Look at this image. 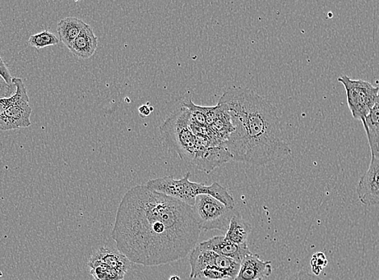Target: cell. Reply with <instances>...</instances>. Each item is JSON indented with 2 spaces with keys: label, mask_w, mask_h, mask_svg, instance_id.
Masks as SVG:
<instances>
[{
  "label": "cell",
  "mask_w": 379,
  "mask_h": 280,
  "mask_svg": "<svg viewBox=\"0 0 379 280\" xmlns=\"http://www.w3.org/2000/svg\"><path fill=\"white\" fill-rule=\"evenodd\" d=\"M200 233L192 206L137 185L120 201L112 237L132 264L156 267L186 258Z\"/></svg>",
  "instance_id": "cell-1"
},
{
  "label": "cell",
  "mask_w": 379,
  "mask_h": 280,
  "mask_svg": "<svg viewBox=\"0 0 379 280\" xmlns=\"http://www.w3.org/2000/svg\"><path fill=\"white\" fill-rule=\"evenodd\" d=\"M229 114L233 131L222 144L236 162L263 166L291 155L278 110L251 89L233 86L218 101Z\"/></svg>",
  "instance_id": "cell-2"
},
{
  "label": "cell",
  "mask_w": 379,
  "mask_h": 280,
  "mask_svg": "<svg viewBox=\"0 0 379 280\" xmlns=\"http://www.w3.org/2000/svg\"><path fill=\"white\" fill-rule=\"evenodd\" d=\"M191 173L187 172L180 180H174L172 176L154 178L146 183V186L152 191L172 197L193 207L198 196L209 195L231 209H235L233 197L225 187L214 182L207 186L203 183L190 181Z\"/></svg>",
  "instance_id": "cell-3"
},
{
  "label": "cell",
  "mask_w": 379,
  "mask_h": 280,
  "mask_svg": "<svg viewBox=\"0 0 379 280\" xmlns=\"http://www.w3.org/2000/svg\"><path fill=\"white\" fill-rule=\"evenodd\" d=\"M191 113L181 106L166 118L160 127L163 144L176 154L184 162L192 164L195 157L197 137L190 126Z\"/></svg>",
  "instance_id": "cell-4"
},
{
  "label": "cell",
  "mask_w": 379,
  "mask_h": 280,
  "mask_svg": "<svg viewBox=\"0 0 379 280\" xmlns=\"http://www.w3.org/2000/svg\"><path fill=\"white\" fill-rule=\"evenodd\" d=\"M337 80L345 87L351 115L355 120L364 121L376 102L379 87L366 80L351 79L348 75H342Z\"/></svg>",
  "instance_id": "cell-5"
},
{
  "label": "cell",
  "mask_w": 379,
  "mask_h": 280,
  "mask_svg": "<svg viewBox=\"0 0 379 280\" xmlns=\"http://www.w3.org/2000/svg\"><path fill=\"white\" fill-rule=\"evenodd\" d=\"M192 208L201 231L227 232L231 220L238 212L209 195L198 196Z\"/></svg>",
  "instance_id": "cell-6"
},
{
  "label": "cell",
  "mask_w": 379,
  "mask_h": 280,
  "mask_svg": "<svg viewBox=\"0 0 379 280\" xmlns=\"http://www.w3.org/2000/svg\"><path fill=\"white\" fill-rule=\"evenodd\" d=\"M196 154L192 165L200 171L209 174L233 160L228 150L223 145L216 143L209 137L196 135Z\"/></svg>",
  "instance_id": "cell-7"
},
{
  "label": "cell",
  "mask_w": 379,
  "mask_h": 280,
  "mask_svg": "<svg viewBox=\"0 0 379 280\" xmlns=\"http://www.w3.org/2000/svg\"><path fill=\"white\" fill-rule=\"evenodd\" d=\"M189 263L192 268L190 274L191 279H196L203 270L211 266L225 270L229 275L231 279L233 280L237 277L240 267L237 261L214 251L203 250L198 245L190 253Z\"/></svg>",
  "instance_id": "cell-8"
},
{
  "label": "cell",
  "mask_w": 379,
  "mask_h": 280,
  "mask_svg": "<svg viewBox=\"0 0 379 280\" xmlns=\"http://www.w3.org/2000/svg\"><path fill=\"white\" fill-rule=\"evenodd\" d=\"M357 194L360 204L379 205V158L371 156L367 172L360 178Z\"/></svg>",
  "instance_id": "cell-9"
},
{
  "label": "cell",
  "mask_w": 379,
  "mask_h": 280,
  "mask_svg": "<svg viewBox=\"0 0 379 280\" xmlns=\"http://www.w3.org/2000/svg\"><path fill=\"white\" fill-rule=\"evenodd\" d=\"M198 246L203 250L214 251L216 254L227 257L239 264H242L247 255L252 253L247 244H236V243L225 240V236L211 237L209 240L200 243Z\"/></svg>",
  "instance_id": "cell-10"
},
{
  "label": "cell",
  "mask_w": 379,
  "mask_h": 280,
  "mask_svg": "<svg viewBox=\"0 0 379 280\" xmlns=\"http://www.w3.org/2000/svg\"><path fill=\"white\" fill-rule=\"evenodd\" d=\"M30 101H21L9 107L0 117V130L8 131L27 128L32 125Z\"/></svg>",
  "instance_id": "cell-11"
},
{
  "label": "cell",
  "mask_w": 379,
  "mask_h": 280,
  "mask_svg": "<svg viewBox=\"0 0 379 280\" xmlns=\"http://www.w3.org/2000/svg\"><path fill=\"white\" fill-rule=\"evenodd\" d=\"M272 270L271 261H263L260 255L251 253L243 259L233 280H263L271 277Z\"/></svg>",
  "instance_id": "cell-12"
},
{
  "label": "cell",
  "mask_w": 379,
  "mask_h": 280,
  "mask_svg": "<svg viewBox=\"0 0 379 280\" xmlns=\"http://www.w3.org/2000/svg\"><path fill=\"white\" fill-rule=\"evenodd\" d=\"M90 260L100 261V263L124 274H126L130 269L132 264L131 261L122 252L109 246L100 247L92 255Z\"/></svg>",
  "instance_id": "cell-13"
},
{
  "label": "cell",
  "mask_w": 379,
  "mask_h": 280,
  "mask_svg": "<svg viewBox=\"0 0 379 280\" xmlns=\"http://www.w3.org/2000/svg\"><path fill=\"white\" fill-rule=\"evenodd\" d=\"M97 47H98V38L93 29L89 25H87L68 49L77 57L87 59L93 56Z\"/></svg>",
  "instance_id": "cell-14"
},
{
  "label": "cell",
  "mask_w": 379,
  "mask_h": 280,
  "mask_svg": "<svg viewBox=\"0 0 379 280\" xmlns=\"http://www.w3.org/2000/svg\"><path fill=\"white\" fill-rule=\"evenodd\" d=\"M362 123L366 131L371 156L379 158V93L376 104Z\"/></svg>",
  "instance_id": "cell-15"
},
{
  "label": "cell",
  "mask_w": 379,
  "mask_h": 280,
  "mask_svg": "<svg viewBox=\"0 0 379 280\" xmlns=\"http://www.w3.org/2000/svg\"><path fill=\"white\" fill-rule=\"evenodd\" d=\"M87 25L86 23L77 17H67L58 23L57 31L59 40L70 47L81 31Z\"/></svg>",
  "instance_id": "cell-16"
},
{
  "label": "cell",
  "mask_w": 379,
  "mask_h": 280,
  "mask_svg": "<svg viewBox=\"0 0 379 280\" xmlns=\"http://www.w3.org/2000/svg\"><path fill=\"white\" fill-rule=\"evenodd\" d=\"M252 231L251 224L242 218L238 211L231 220L225 240L236 243V244H247V240Z\"/></svg>",
  "instance_id": "cell-17"
},
{
  "label": "cell",
  "mask_w": 379,
  "mask_h": 280,
  "mask_svg": "<svg viewBox=\"0 0 379 280\" xmlns=\"http://www.w3.org/2000/svg\"><path fill=\"white\" fill-rule=\"evenodd\" d=\"M87 266L90 268L91 277L95 280H123L126 275L100 261L89 260Z\"/></svg>",
  "instance_id": "cell-18"
},
{
  "label": "cell",
  "mask_w": 379,
  "mask_h": 280,
  "mask_svg": "<svg viewBox=\"0 0 379 280\" xmlns=\"http://www.w3.org/2000/svg\"><path fill=\"white\" fill-rule=\"evenodd\" d=\"M12 82L16 86V93L11 97L0 98V117L12 104L21 101H30L24 82L20 78H13Z\"/></svg>",
  "instance_id": "cell-19"
},
{
  "label": "cell",
  "mask_w": 379,
  "mask_h": 280,
  "mask_svg": "<svg viewBox=\"0 0 379 280\" xmlns=\"http://www.w3.org/2000/svg\"><path fill=\"white\" fill-rule=\"evenodd\" d=\"M59 41L56 36L47 30L32 35L29 39L31 47L38 49L57 45Z\"/></svg>",
  "instance_id": "cell-20"
},
{
  "label": "cell",
  "mask_w": 379,
  "mask_h": 280,
  "mask_svg": "<svg viewBox=\"0 0 379 280\" xmlns=\"http://www.w3.org/2000/svg\"><path fill=\"white\" fill-rule=\"evenodd\" d=\"M196 279L200 280H227L231 279V277L225 270L211 266V267L203 270Z\"/></svg>",
  "instance_id": "cell-21"
},
{
  "label": "cell",
  "mask_w": 379,
  "mask_h": 280,
  "mask_svg": "<svg viewBox=\"0 0 379 280\" xmlns=\"http://www.w3.org/2000/svg\"><path fill=\"white\" fill-rule=\"evenodd\" d=\"M328 265V259L325 254L322 252H317L314 254L311 259V268L313 275L318 277L323 269L326 268Z\"/></svg>",
  "instance_id": "cell-22"
},
{
  "label": "cell",
  "mask_w": 379,
  "mask_h": 280,
  "mask_svg": "<svg viewBox=\"0 0 379 280\" xmlns=\"http://www.w3.org/2000/svg\"><path fill=\"white\" fill-rule=\"evenodd\" d=\"M0 77L5 81L8 86H13V78L11 75L10 71L8 68L6 63L4 62L3 58L0 57Z\"/></svg>",
  "instance_id": "cell-23"
},
{
  "label": "cell",
  "mask_w": 379,
  "mask_h": 280,
  "mask_svg": "<svg viewBox=\"0 0 379 280\" xmlns=\"http://www.w3.org/2000/svg\"><path fill=\"white\" fill-rule=\"evenodd\" d=\"M16 93V86H8L0 77V98L11 97Z\"/></svg>",
  "instance_id": "cell-24"
},
{
  "label": "cell",
  "mask_w": 379,
  "mask_h": 280,
  "mask_svg": "<svg viewBox=\"0 0 379 280\" xmlns=\"http://www.w3.org/2000/svg\"><path fill=\"white\" fill-rule=\"evenodd\" d=\"M286 280H323L317 275L306 272H299L290 275Z\"/></svg>",
  "instance_id": "cell-25"
},
{
  "label": "cell",
  "mask_w": 379,
  "mask_h": 280,
  "mask_svg": "<svg viewBox=\"0 0 379 280\" xmlns=\"http://www.w3.org/2000/svg\"><path fill=\"white\" fill-rule=\"evenodd\" d=\"M152 111H154V108H152V107L150 106L149 103L142 105V106H141L139 109H138V112H139L142 117H149L150 115L152 113Z\"/></svg>",
  "instance_id": "cell-26"
},
{
  "label": "cell",
  "mask_w": 379,
  "mask_h": 280,
  "mask_svg": "<svg viewBox=\"0 0 379 280\" xmlns=\"http://www.w3.org/2000/svg\"><path fill=\"white\" fill-rule=\"evenodd\" d=\"M169 280H181V278L178 277V275H173V277H170Z\"/></svg>",
  "instance_id": "cell-27"
}]
</instances>
